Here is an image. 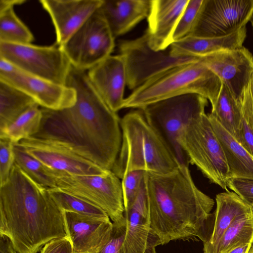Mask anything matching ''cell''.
Instances as JSON below:
<instances>
[{
	"label": "cell",
	"mask_w": 253,
	"mask_h": 253,
	"mask_svg": "<svg viewBox=\"0 0 253 253\" xmlns=\"http://www.w3.org/2000/svg\"><path fill=\"white\" fill-rule=\"evenodd\" d=\"M151 228L162 245L198 238L204 242L211 229L214 200L195 185L188 166L167 174L145 171Z\"/></svg>",
	"instance_id": "3957f363"
},
{
	"label": "cell",
	"mask_w": 253,
	"mask_h": 253,
	"mask_svg": "<svg viewBox=\"0 0 253 253\" xmlns=\"http://www.w3.org/2000/svg\"><path fill=\"white\" fill-rule=\"evenodd\" d=\"M0 253H18L10 241L6 237L0 236Z\"/></svg>",
	"instance_id": "f35d334b"
},
{
	"label": "cell",
	"mask_w": 253,
	"mask_h": 253,
	"mask_svg": "<svg viewBox=\"0 0 253 253\" xmlns=\"http://www.w3.org/2000/svg\"><path fill=\"white\" fill-rule=\"evenodd\" d=\"M15 163L32 179L47 188H56L55 170L51 169L14 143Z\"/></svg>",
	"instance_id": "83f0119b"
},
{
	"label": "cell",
	"mask_w": 253,
	"mask_h": 253,
	"mask_svg": "<svg viewBox=\"0 0 253 253\" xmlns=\"http://www.w3.org/2000/svg\"><path fill=\"white\" fill-rule=\"evenodd\" d=\"M200 57V61L212 71L239 99L253 74L252 53L243 46Z\"/></svg>",
	"instance_id": "9a60e30c"
},
{
	"label": "cell",
	"mask_w": 253,
	"mask_h": 253,
	"mask_svg": "<svg viewBox=\"0 0 253 253\" xmlns=\"http://www.w3.org/2000/svg\"><path fill=\"white\" fill-rule=\"evenodd\" d=\"M0 236L7 237L18 253H38L50 241L68 237L65 212L48 189L15 163L0 187Z\"/></svg>",
	"instance_id": "7a4b0ae2"
},
{
	"label": "cell",
	"mask_w": 253,
	"mask_h": 253,
	"mask_svg": "<svg viewBox=\"0 0 253 253\" xmlns=\"http://www.w3.org/2000/svg\"><path fill=\"white\" fill-rule=\"evenodd\" d=\"M253 242V208L237 217L223 236L217 253H225Z\"/></svg>",
	"instance_id": "f1b7e54d"
},
{
	"label": "cell",
	"mask_w": 253,
	"mask_h": 253,
	"mask_svg": "<svg viewBox=\"0 0 253 253\" xmlns=\"http://www.w3.org/2000/svg\"><path fill=\"white\" fill-rule=\"evenodd\" d=\"M249 85L251 88L252 99H253V74L252 76V78L249 82Z\"/></svg>",
	"instance_id": "b9f144b4"
},
{
	"label": "cell",
	"mask_w": 253,
	"mask_h": 253,
	"mask_svg": "<svg viewBox=\"0 0 253 253\" xmlns=\"http://www.w3.org/2000/svg\"><path fill=\"white\" fill-rule=\"evenodd\" d=\"M227 187L253 207V179L230 178L227 181Z\"/></svg>",
	"instance_id": "8d00e7d4"
},
{
	"label": "cell",
	"mask_w": 253,
	"mask_h": 253,
	"mask_svg": "<svg viewBox=\"0 0 253 253\" xmlns=\"http://www.w3.org/2000/svg\"><path fill=\"white\" fill-rule=\"evenodd\" d=\"M36 103L21 90L0 81V130Z\"/></svg>",
	"instance_id": "d4e9b609"
},
{
	"label": "cell",
	"mask_w": 253,
	"mask_h": 253,
	"mask_svg": "<svg viewBox=\"0 0 253 253\" xmlns=\"http://www.w3.org/2000/svg\"><path fill=\"white\" fill-rule=\"evenodd\" d=\"M119 48L126 66V85L133 90L176 68L198 62L200 58L173 55L169 47L155 50L149 45L146 31L134 40L120 42Z\"/></svg>",
	"instance_id": "ba28073f"
},
{
	"label": "cell",
	"mask_w": 253,
	"mask_h": 253,
	"mask_svg": "<svg viewBox=\"0 0 253 253\" xmlns=\"http://www.w3.org/2000/svg\"><path fill=\"white\" fill-rule=\"evenodd\" d=\"M66 85L75 90V104L59 110L41 107L40 128L32 137L55 141L111 170L122 144L121 119L97 92L87 71L72 66Z\"/></svg>",
	"instance_id": "6da1fadb"
},
{
	"label": "cell",
	"mask_w": 253,
	"mask_h": 253,
	"mask_svg": "<svg viewBox=\"0 0 253 253\" xmlns=\"http://www.w3.org/2000/svg\"><path fill=\"white\" fill-rule=\"evenodd\" d=\"M34 40L33 34L16 15L13 6L0 10V42L28 44Z\"/></svg>",
	"instance_id": "f546056e"
},
{
	"label": "cell",
	"mask_w": 253,
	"mask_h": 253,
	"mask_svg": "<svg viewBox=\"0 0 253 253\" xmlns=\"http://www.w3.org/2000/svg\"><path fill=\"white\" fill-rule=\"evenodd\" d=\"M246 36V27L222 37L204 38L189 36L173 42L169 48L173 55L203 57L222 50L240 48L243 46Z\"/></svg>",
	"instance_id": "603a6c76"
},
{
	"label": "cell",
	"mask_w": 253,
	"mask_h": 253,
	"mask_svg": "<svg viewBox=\"0 0 253 253\" xmlns=\"http://www.w3.org/2000/svg\"><path fill=\"white\" fill-rule=\"evenodd\" d=\"M0 58L26 73L63 85H66L72 66L56 44L39 46L0 42Z\"/></svg>",
	"instance_id": "30bf717a"
},
{
	"label": "cell",
	"mask_w": 253,
	"mask_h": 253,
	"mask_svg": "<svg viewBox=\"0 0 253 253\" xmlns=\"http://www.w3.org/2000/svg\"><path fill=\"white\" fill-rule=\"evenodd\" d=\"M56 188L99 207L113 222L124 216L122 181L109 170L101 175H78L55 170Z\"/></svg>",
	"instance_id": "9c48e42d"
},
{
	"label": "cell",
	"mask_w": 253,
	"mask_h": 253,
	"mask_svg": "<svg viewBox=\"0 0 253 253\" xmlns=\"http://www.w3.org/2000/svg\"><path fill=\"white\" fill-rule=\"evenodd\" d=\"M41 253H74L72 244L69 237L54 239L42 248Z\"/></svg>",
	"instance_id": "74e56055"
},
{
	"label": "cell",
	"mask_w": 253,
	"mask_h": 253,
	"mask_svg": "<svg viewBox=\"0 0 253 253\" xmlns=\"http://www.w3.org/2000/svg\"><path fill=\"white\" fill-rule=\"evenodd\" d=\"M91 84L99 95L113 112L123 109L126 74L121 55H110L88 71Z\"/></svg>",
	"instance_id": "e0dca14e"
},
{
	"label": "cell",
	"mask_w": 253,
	"mask_h": 253,
	"mask_svg": "<svg viewBox=\"0 0 253 253\" xmlns=\"http://www.w3.org/2000/svg\"><path fill=\"white\" fill-rule=\"evenodd\" d=\"M42 114L40 106L35 104L28 109L12 123L0 130V138L13 143L35 135L39 130Z\"/></svg>",
	"instance_id": "4316f807"
},
{
	"label": "cell",
	"mask_w": 253,
	"mask_h": 253,
	"mask_svg": "<svg viewBox=\"0 0 253 253\" xmlns=\"http://www.w3.org/2000/svg\"><path fill=\"white\" fill-rule=\"evenodd\" d=\"M248 253H253V242H252Z\"/></svg>",
	"instance_id": "7bdbcfd3"
},
{
	"label": "cell",
	"mask_w": 253,
	"mask_h": 253,
	"mask_svg": "<svg viewBox=\"0 0 253 253\" xmlns=\"http://www.w3.org/2000/svg\"><path fill=\"white\" fill-rule=\"evenodd\" d=\"M151 0H102L98 9L115 39L147 18Z\"/></svg>",
	"instance_id": "44dd1931"
},
{
	"label": "cell",
	"mask_w": 253,
	"mask_h": 253,
	"mask_svg": "<svg viewBox=\"0 0 253 253\" xmlns=\"http://www.w3.org/2000/svg\"><path fill=\"white\" fill-rule=\"evenodd\" d=\"M189 163L195 165L211 182L229 191V169L224 153L208 114L194 119L180 138Z\"/></svg>",
	"instance_id": "52a82bcc"
},
{
	"label": "cell",
	"mask_w": 253,
	"mask_h": 253,
	"mask_svg": "<svg viewBox=\"0 0 253 253\" xmlns=\"http://www.w3.org/2000/svg\"><path fill=\"white\" fill-rule=\"evenodd\" d=\"M124 216L127 224L124 253H156V248L162 243L150 226L144 183L133 205L125 211Z\"/></svg>",
	"instance_id": "ac0fdd59"
},
{
	"label": "cell",
	"mask_w": 253,
	"mask_h": 253,
	"mask_svg": "<svg viewBox=\"0 0 253 253\" xmlns=\"http://www.w3.org/2000/svg\"><path fill=\"white\" fill-rule=\"evenodd\" d=\"M211 113L221 126L238 141L241 118L240 101L223 84L216 103L211 108Z\"/></svg>",
	"instance_id": "484cf974"
},
{
	"label": "cell",
	"mask_w": 253,
	"mask_h": 253,
	"mask_svg": "<svg viewBox=\"0 0 253 253\" xmlns=\"http://www.w3.org/2000/svg\"><path fill=\"white\" fill-rule=\"evenodd\" d=\"M115 39L98 9L60 47L73 67L87 71L111 55Z\"/></svg>",
	"instance_id": "8fae6325"
},
{
	"label": "cell",
	"mask_w": 253,
	"mask_h": 253,
	"mask_svg": "<svg viewBox=\"0 0 253 253\" xmlns=\"http://www.w3.org/2000/svg\"><path fill=\"white\" fill-rule=\"evenodd\" d=\"M0 81L21 90L42 108L63 110L72 107L76 101L74 88L26 73L2 58Z\"/></svg>",
	"instance_id": "4fadbf2b"
},
{
	"label": "cell",
	"mask_w": 253,
	"mask_h": 253,
	"mask_svg": "<svg viewBox=\"0 0 253 253\" xmlns=\"http://www.w3.org/2000/svg\"><path fill=\"white\" fill-rule=\"evenodd\" d=\"M16 143L46 167L57 171L89 175L104 174L109 170L52 140L30 137Z\"/></svg>",
	"instance_id": "5bb4252c"
},
{
	"label": "cell",
	"mask_w": 253,
	"mask_h": 253,
	"mask_svg": "<svg viewBox=\"0 0 253 253\" xmlns=\"http://www.w3.org/2000/svg\"><path fill=\"white\" fill-rule=\"evenodd\" d=\"M251 25H252V29H253V17L252 18L251 21Z\"/></svg>",
	"instance_id": "ee69618b"
},
{
	"label": "cell",
	"mask_w": 253,
	"mask_h": 253,
	"mask_svg": "<svg viewBox=\"0 0 253 253\" xmlns=\"http://www.w3.org/2000/svg\"><path fill=\"white\" fill-rule=\"evenodd\" d=\"M212 126L222 147L230 178L253 179V157L218 123L215 117L208 114Z\"/></svg>",
	"instance_id": "cb8c5ba5"
},
{
	"label": "cell",
	"mask_w": 253,
	"mask_h": 253,
	"mask_svg": "<svg viewBox=\"0 0 253 253\" xmlns=\"http://www.w3.org/2000/svg\"><path fill=\"white\" fill-rule=\"evenodd\" d=\"M203 0H189L173 36V42L188 36L195 24Z\"/></svg>",
	"instance_id": "836d02e7"
},
{
	"label": "cell",
	"mask_w": 253,
	"mask_h": 253,
	"mask_svg": "<svg viewBox=\"0 0 253 253\" xmlns=\"http://www.w3.org/2000/svg\"><path fill=\"white\" fill-rule=\"evenodd\" d=\"M39 2L52 21L56 44L60 46L99 8L102 0H41Z\"/></svg>",
	"instance_id": "2e32d148"
},
{
	"label": "cell",
	"mask_w": 253,
	"mask_h": 253,
	"mask_svg": "<svg viewBox=\"0 0 253 253\" xmlns=\"http://www.w3.org/2000/svg\"><path fill=\"white\" fill-rule=\"evenodd\" d=\"M48 189L55 201L64 211L94 217H109L102 209L85 200L57 188Z\"/></svg>",
	"instance_id": "4dcf8cb0"
},
{
	"label": "cell",
	"mask_w": 253,
	"mask_h": 253,
	"mask_svg": "<svg viewBox=\"0 0 253 253\" xmlns=\"http://www.w3.org/2000/svg\"><path fill=\"white\" fill-rule=\"evenodd\" d=\"M215 202L214 222L208 238L203 242V253H217L223 236L234 220L253 208L229 190L217 194Z\"/></svg>",
	"instance_id": "7402d4cb"
},
{
	"label": "cell",
	"mask_w": 253,
	"mask_h": 253,
	"mask_svg": "<svg viewBox=\"0 0 253 253\" xmlns=\"http://www.w3.org/2000/svg\"><path fill=\"white\" fill-rule=\"evenodd\" d=\"M126 226L125 216L119 220L113 222L108 237L94 253H124L123 246Z\"/></svg>",
	"instance_id": "d6a6232c"
},
{
	"label": "cell",
	"mask_w": 253,
	"mask_h": 253,
	"mask_svg": "<svg viewBox=\"0 0 253 253\" xmlns=\"http://www.w3.org/2000/svg\"><path fill=\"white\" fill-rule=\"evenodd\" d=\"M64 212L68 237L74 253H94L111 230L113 223L110 218Z\"/></svg>",
	"instance_id": "ffe728a7"
},
{
	"label": "cell",
	"mask_w": 253,
	"mask_h": 253,
	"mask_svg": "<svg viewBox=\"0 0 253 253\" xmlns=\"http://www.w3.org/2000/svg\"><path fill=\"white\" fill-rule=\"evenodd\" d=\"M208 99L195 93L183 94L149 104L141 110L149 124L163 139L180 165L188 166L180 138L194 119L205 113Z\"/></svg>",
	"instance_id": "8992f818"
},
{
	"label": "cell",
	"mask_w": 253,
	"mask_h": 253,
	"mask_svg": "<svg viewBox=\"0 0 253 253\" xmlns=\"http://www.w3.org/2000/svg\"><path fill=\"white\" fill-rule=\"evenodd\" d=\"M13 147L11 141L0 138V187L7 181L15 164Z\"/></svg>",
	"instance_id": "d590c367"
},
{
	"label": "cell",
	"mask_w": 253,
	"mask_h": 253,
	"mask_svg": "<svg viewBox=\"0 0 253 253\" xmlns=\"http://www.w3.org/2000/svg\"><path fill=\"white\" fill-rule=\"evenodd\" d=\"M189 0H151L146 30L150 46L156 51L169 48Z\"/></svg>",
	"instance_id": "d6986e66"
},
{
	"label": "cell",
	"mask_w": 253,
	"mask_h": 253,
	"mask_svg": "<svg viewBox=\"0 0 253 253\" xmlns=\"http://www.w3.org/2000/svg\"><path fill=\"white\" fill-rule=\"evenodd\" d=\"M25 0H0V10L6 8L20 5L24 2Z\"/></svg>",
	"instance_id": "ab89813d"
},
{
	"label": "cell",
	"mask_w": 253,
	"mask_h": 253,
	"mask_svg": "<svg viewBox=\"0 0 253 253\" xmlns=\"http://www.w3.org/2000/svg\"><path fill=\"white\" fill-rule=\"evenodd\" d=\"M121 149L111 170L119 178L134 170L167 174L179 168L180 165L143 114L128 113L121 119Z\"/></svg>",
	"instance_id": "277c9868"
},
{
	"label": "cell",
	"mask_w": 253,
	"mask_h": 253,
	"mask_svg": "<svg viewBox=\"0 0 253 253\" xmlns=\"http://www.w3.org/2000/svg\"><path fill=\"white\" fill-rule=\"evenodd\" d=\"M239 99L241 118L238 141L253 157V104L249 83Z\"/></svg>",
	"instance_id": "1f68e13d"
},
{
	"label": "cell",
	"mask_w": 253,
	"mask_h": 253,
	"mask_svg": "<svg viewBox=\"0 0 253 253\" xmlns=\"http://www.w3.org/2000/svg\"><path fill=\"white\" fill-rule=\"evenodd\" d=\"M222 83L200 60L176 68L134 90L125 98L123 108L142 109L166 99L189 93L200 95L213 108Z\"/></svg>",
	"instance_id": "5b68a950"
},
{
	"label": "cell",
	"mask_w": 253,
	"mask_h": 253,
	"mask_svg": "<svg viewBox=\"0 0 253 253\" xmlns=\"http://www.w3.org/2000/svg\"><path fill=\"white\" fill-rule=\"evenodd\" d=\"M253 16V0H203L189 36H226L246 27Z\"/></svg>",
	"instance_id": "7c38bea8"
},
{
	"label": "cell",
	"mask_w": 253,
	"mask_h": 253,
	"mask_svg": "<svg viewBox=\"0 0 253 253\" xmlns=\"http://www.w3.org/2000/svg\"><path fill=\"white\" fill-rule=\"evenodd\" d=\"M145 171L128 172L122 179L125 211L128 210L137 198L144 183Z\"/></svg>",
	"instance_id": "e575fe53"
},
{
	"label": "cell",
	"mask_w": 253,
	"mask_h": 253,
	"mask_svg": "<svg viewBox=\"0 0 253 253\" xmlns=\"http://www.w3.org/2000/svg\"><path fill=\"white\" fill-rule=\"evenodd\" d=\"M252 243L236 247L225 253H248Z\"/></svg>",
	"instance_id": "60d3db41"
}]
</instances>
